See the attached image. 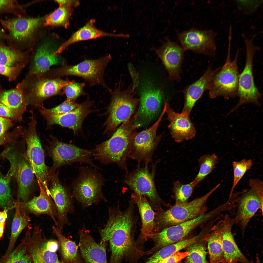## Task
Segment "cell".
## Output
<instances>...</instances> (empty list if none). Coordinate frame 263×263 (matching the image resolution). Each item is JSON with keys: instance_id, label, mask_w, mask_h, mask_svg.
Instances as JSON below:
<instances>
[{"instance_id": "1", "label": "cell", "mask_w": 263, "mask_h": 263, "mask_svg": "<svg viewBox=\"0 0 263 263\" xmlns=\"http://www.w3.org/2000/svg\"><path fill=\"white\" fill-rule=\"evenodd\" d=\"M135 204L132 200L123 211L119 207L109 208L106 224L99 230L101 243L109 242L111 251L110 263H137L146 255L135 239L137 218Z\"/></svg>"}, {"instance_id": "2", "label": "cell", "mask_w": 263, "mask_h": 263, "mask_svg": "<svg viewBox=\"0 0 263 263\" xmlns=\"http://www.w3.org/2000/svg\"><path fill=\"white\" fill-rule=\"evenodd\" d=\"M133 117L122 123L109 139L96 146L94 155L96 159L105 164L115 163L127 171V160L136 129Z\"/></svg>"}, {"instance_id": "3", "label": "cell", "mask_w": 263, "mask_h": 263, "mask_svg": "<svg viewBox=\"0 0 263 263\" xmlns=\"http://www.w3.org/2000/svg\"><path fill=\"white\" fill-rule=\"evenodd\" d=\"M214 187L204 195L184 203H175L167 209L155 212L154 233L182 223L190 220L207 211V201L217 189Z\"/></svg>"}, {"instance_id": "4", "label": "cell", "mask_w": 263, "mask_h": 263, "mask_svg": "<svg viewBox=\"0 0 263 263\" xmlns=\"http://www.w3.org/2000/svg\"><path fill=\"white\" fill-rule=\"evenodd\" d=\"M74 81L35 75L26 76L16 86L22 91L27 105H31L40 108L43 107V102L46 99L64 94L63 88Z\"/></svg>"}, {"instance_id": "5", "label": "cell", "mask_w": 263, "mask_h": 263, "mask_svg": "<svg viewBox=\"0 0 263 263\" xmlns=\"http://www.w3.org/2000/svg\"><path fill=\"white\" fill-rule=\"evenodd\" d=\"M232 35L229 34L228 51L223 66L213 75L207 89L212 99L222 97L226 99L237 96L239 75L238 66L239 49L233 60L231 59Z\"/></svg>"}, {"instance_id": "6", "label": "cell", "mask_w": 263, "mask_h": 263, "mask_svg": "<svg viewBox=\"0 0 263 263\" xmlns=\"http://www.w3.org/2000/svg\"><path fill=\"white\" fill-rule=\"evenodd\" d=\"M111 59L109 55L96 59H86L74 66L64 65L56 68L50 69L46 73V76L51 79L69 75L79 76L91 85H99L111 92L104 81L103 74Z\"/></svg>"}, {"instance_id": "7", "label": "cell", "mask_w": 263, "mask_h": 263, "mask_svg": "<svg viewBox=\"0 0 263 263\" xmlns=\"http://www.w3.org/2000/svg\"><path fill=\"white\" fill-rule=\"evenodd\" d=\"M256 36L254 35L252 38H248L244 34L242 35L246 48L245 64L243 70L239 76L237 94L238 102L230 111L228 115L245 104L252 103L258 106L261 105L260 101L262 95L255 85L253 70L254 56L256 52L260 49L259 46L253 43V40Z\"/></svg>"}, {"instance_id": "8", "label": "cell", "mask_w": 263, "mask_h": 263, "mask_svg": "<svg viewBox=\"0 0 263 263\" xmlns=\"http://www.w3.org/2000/svg\"><path fill=\"white\" fill-rule=\"evenodd\" d=\"M157 163L152 165L150 172L147 163L143 167L138 166L131 171L127 170L123 180L124 183L134 192L147 198L150 206L156 212L162 209L163 206H168L159 196L155 184L154 176Z\"/></svg>"}, {"instance_id": "9", "label": "cell", "mask_w": 263, "mask_h": 263, "mask_svg": "<svg viewBox=\"0 0 263 263\" xmlns=\"http://www.w3.org/2000/svg\"><path fill=\"white\" fill-rule=\"evenodd\" d=\"M217 215L216 211L214 209L206 211L193 219L154 233L150 238L153 242L154 245L148 250V254H153L165 246L183 239L196 227L214 219Z\"/></svg>"}, {"instance_id": "10", "label": "cell", "mask_w": 263, "mask_h": 263, "mask_svg": "<svg viewBox=\"0 0 263 263\" xmlns=\"http://www.w3.org/2000/svg\"><path fill=\"white\" fill-rule=\"evenodd\" d=\"M120 85L111 91V102L109 115L105 122L106 131H112L120 124L128 120L133 114L139 100L134 97L131 86L121 90Z\"/></svg>"}, {"instance_id": "11", "label": "cell", "mask_w": 263, "mask_h": 263, "mask_svg": "<svg viewBox=\"0 0 263 263\" xmlns=\"http://www.w3.org/2000/svg\"><path fill=\"white\" fill-rule=\"evenodd\" d=\"M36 123L35 117L33 115L25 135L26 155L38 180L50 194L48 183L51 173L45 163L44 151L36 131Z\"/></svg>"}, {"instance_id": "12", "label": "cell", "mask_w": 263, "mask_h": 263, "mask_svg": "<svg viewBox=\"0 0 263 263\" xmlns=\"http://www.w3.org/2000/svg\"><path fill=\"white\" fill-rule=\"evenodd\" d=\"M167 104L160 116L154 124L145 130L134 134L132 141L128 157L140 164L149 163L151 160L154 152L161 136H158L157 132L163 116L165 113Z\"/></svg>"}, {"instance_id": "13", "label": "cell", "mask_w": 263, "mask_h": 263, "mask_svg": "<svg viewBox=\"0 0 263 263\" xmlns=\"http://www.w3.org/2000/svg\"><path fill=\"white\" fill-rule=\"evenodd\" d=\"M163 94L150 81L141 86L140 104L133 116L134 123L140 127L148 125L157 116L160 111Z\"/></svg>"}, {"instance_id": "14", "label": "cell", "mask_w": 263, "mask_h": 263, "mask_svg": "<svg viewBox=\"0 0 263 263\" xmlns=\"http://www.w3.org/2000/svg\"><path fill=\"white\" fill-rule=\"evenodd\" d=\"M27 246L33 263H63L56 253L59 247L57 240L47 239L38 225H35L33 232L29 233Z\"/></svg>"}, {"instance_id": "15", "label": "cell", "mask_w": 263, "mask_h": 263, "mask_svg": "<svg viewBox=\"0 0 263 263\" xmlns=\"http://www.w3.org/2000/svg\"><path fill=\"white\" fill-rule=\"evenodd\" d=\"M51 138L47 149L53 161L51 172L62 166L75 162H83L94 166L90 150L62 142L53 136Z\"/></svg>"}, {"instance_id": "16", "label": "cell", "mask_w": 263, "mask_h": 263, "mask_svg": "<svg viewBox=\"0 0 263 263\" xmlns=\"http://www.w3.org/2000/svg\"><path fill=\"white\" fill-rule=\"evenodd\" d=\"M103 182L101 177L91 171L81 173L73 187V195L84 207L104 200L102 189Z\"/></svg>"}, {"instance_id": "17", "label": "cell", "mask_w": 263, "mask_h": 263, "mask_svg": "<svg viewBox=\"0 0 263 263\" xmlns=\"http://www.w3.org/2000/svg\"><path fill=\"white\" fill-rule=\"evenodd\" d=\"M216 35L211 30L193 29L179 33L178 38L185 50H189L213 56L216 50L215 39Z\"/></svg>"}, {"instance_id": "18", "label": "cell", "mask_w": 263, "mask_h": 263, "mask_svg": "<svg viewBox=\"0 0 263 263\" xmlns=\"http://www.w3.org/2000/svg\"><path fill=\"white\" fill-rule=\"evenodd\" d=\"M49 180L51 183L49 189L50 196L56 209L58 227L62 231L64 226L70 224L68 213L74 211L72 197L56 174L52 173Z\"/></svg>"}, {"instance_id": "19", "label": "cell", "mask_w": 263, "mask_h": 263, "mask_svg": "<svg viewBox=\"0 0 263 263\" xmlns=\"http://www.w3.org/2000/svg\"><path fill=\"white\" fill-rule=\"evenodd\" d=\"M161 60L171 80L179 82L183 61V48L176 43L168 40L158 48L154 49Z\"/></svg>"}, {"instance_id": "20", "label": "cell", "mask_w": 263, "mask_h": 263, "mask_svg": "<svg viewBox=\"0 0 263 263\" xmlns=\"http://www.w3.org/2000/svg\"><path fill=\"white\" fill-rule=\"evenodd\" d=\"M165 113L169 122L168 128L176 142L179 143L195 137L196 131L189 114L182 111L181 113H176L167 103Z\"/></svg>"}, {"instance_id": "21", "label": "cell", "mask_w": 263, "mask_h": 263, "mask_svg": "<svg viewBox=\"0 0 263 263\" xmlns=\"http://www.w3.org/2000/svg\"><path fill=\"white\" fill-rule=\"evenodd\" d=\"M14 163V175L18 185L17 201L25 202L30 199L33 192L35 175L26 154L16 153Z\"/></svg>"}, {"instance_id": "22", "label": "cell", "mask_w": 263, "mask_h": 263, "mask_svg": "<svg viewBox=\"0 0 263 263\" xmlns=\"http://www.w3.org/2000/svg\"><path fill=\"white\" fill-rule=\"evenodd\" d=\"M237 203V209L235 218L243 236L248 223L259 209L263 215V201L255 191L250 188L240 192Z\"/></svg>"}, {"instance_id": "23", "label": "cell", "mask_w": 263, "mask_h": 263, "mask_svg": "<svg viewBox=\"0 0 263 263\" xmlns=\"http://www.w3.org/2000/svg\"><path fill=\"white\" fill-rule=\"evenodd\" d=\"M56 49L50 42H45L38 48L30 62L26 76L41 75L53 65L63 64V61L56 53Z\"/></svg>"}, {"instance_id": "24", "label": "cell", "mask_w": 263, "mask_h": 263, "mask_svg": "<svg viewBox=\"0 0 263 263\" xmlns=\"http://www.w3.org/2000/svg\"><path fill=\"white\" fill-rule=\"evenodd\" d=\"M45 18H18L0 19V23L8 31L14 41L20 42L31 38L36 30L44 22Z\"/></svg>"}, {"instance_id": "25", "label": "cell", "mask_w": 263, "mask_h": 263, "mask_svg": "<svg viewBox=\"0 0 263 263\" xmlns=\"http://www.w3.org/2000/svg\"><path fill=\"white\" fill-rule=\"evenodd\" d=\"M92 104L91 101L87 100L73 110L62 114H50L39 111L48 126L57 124L76 132L81 128L84 119L91 112L90 108Z\"/></svg>"}, {"instance_id": "26", "label": "cell", "mask_w": 263, "mask_h": 263, "mask_svg": "<svg viewBox=\"0 0 263 263\" xmlns=\"http://www.w3.org/2000/svg\"><path fill=\"white\" fill-rule=\"evenodd\" d=\"M40 188L39 195L35 196L24 202H20L21 212L37 216L47 215L54 221L55 225L58 227L57 221V213L55 205L50 195L38 180Z\"/></svg>"}, {"instance_id": "27", "label": "cell", "mask_w": 263, "mask_h": 263, "mask_svg": "<svg viewBox=\"0 0 263 263\" xmlns=\"http://www.w3.org/2000/svg\"><path fill=\"white\" fill-rule=\"evenodd\" d=\"M223 220L222 244L225 263H252L241 252L234 239L232 229L236 224L235 218L226 215Z\"/></svg>"}, {"instance_id": "28", "label": "cell", "mask_w": 263, "mask_h": 263, "mask_svg": "<svg viewBox=\"0 0 263 263\" xmlns=\"http://www.w3.org/2000/svg\"><path fill=\"white\" fill-rule=\"evenodd\" d=\"M131 200L137 205L141 217L140 233L136 241L137 244L142 247L144 242L150 239L154 233L155 212L145 196L133 192L131 195Z\"/></svg>"}, {"instance_id": "29", "label": "cell", "mask_w": 263, "mask_h": 263, "mask_svg": "<svg viewBox=\"0 0 263 263\" xmlns=\"http://www.w3.org/2000/svg\"><path fill=\"white\" fill-rule=\"evenodd\" d=\"M79 246L85 263H108L105 244L96 242L84 227L79 232Z\"/></svg>"}, {"instance_id": "30", "label": "cell", "mask_w": 263, "mask_h": 263, "mask_svg": "<svg viewBox=\"0 0 263 263\" xmlns=\"http://www.w3.org/2000/svg\"><path fill=\"white\" fill-rule=\"evenodd\" d=\"M220 68L214 70L209 66L198 80L185 89L183 92L184 102L182 111L186 112L190 114L196 102L207 90L212 76Z\"/></svg>"}, {"instance_id": "31", "label": "cell", "mask_w": 263, "mask_h": 263, "mask_svg": "<svg viewBox=\"0 0 263 263\" xmlns=\"http://www.w3.org/2000/svg\"><path fill=\"white\" fill-rule=\"evenodd\" d=\"M95 19L89 20L83 27L74 33L70 38L61 46L56 52L60 53L67 47L73 44L79 42L95 39L103 37H124L125 35L109 33L100 30L95 26Z\"/></svg>"}, {"instance_id": "32", "label": "cell", "mask_w": 263, "mask_h": 263, "mask_svg": "<svg viewBox=\"0 0 263 263\" xmlns=\"http://www.w3.org/2000/svg\"><path fill=\"white\" fill-rule=\"evenodd\" d=\"M52 228L57 239L58 250L63 263H85L78 252L75 243L66 238L58 227L53 226Z\"/></svg>"}, {"instance_id": "33", "label": "cell", "mask_w": 263, "mask_h": 263, "mask_svg": "<svg viewBox=\"0 0 263 263\" xmlns=\"http://www.w3.org/2000/svg\"><path fill=\"white\" fill-rule=\"evenodd\" d=\"M223 219L214 225L208 238L209 263H225L222 244Z\"/></svg>"}, {"instance_id": "34", "label": "cell", "mask_w": 263, "mask_h": 263, "mask_svg": "<svg viewBox=\"0 0 263 263\" xmlns=\"http://www.w3.org/2000/svg\"><path fill=\"white\" fill-rule=\"evenodd\" d=\"M0 103L9 108L22 118L27 105L22 91L16 86L11 89H6L0 85Z\"/></svg>"}, {"instance_id": "35", "label": "cell", "mask_w": 263, "mask_h": 263, "mask_svg": "<svg viewBox=\"0 0 263 263\" xmlns=\"http://www.w3.org/2000/svg\"><path fill=\"white\" fill-rule=\"evenodd\" d=\"M15 212L11 225V233L8 249L3 256L5 257L12 251L14 245L19 235L25 228L28 226L31 221L28 215L23 213L20 209V202L16 201Z\"/></svg>"}, {"instance_id": "36", "label": "cell", "mask_w": 263, "mask_h": 263, "mask_svg": "<svg viewBox=\"0 0 263 263\" xmlns=\"http://www.w3.org/2000/svg\"><path fill=\"white\" fill-rule=\"evenodd\" d=\"M29 61L25 53L14 47L0 45V64L9 67L25 66Z\"/></svg>"}, {"instance_id": "37", "label": "cell", "mask_w": 263, "mask_h": 263, "mask_svg": "<svg viewBox=\"0 0 263 263\" xmlns=\"http://www.w3.org/2000/svg\"><path fill=\"white\" fill-rule=\"evenodd\" d=\"M30 230H28L23 239L16 249L8 256L0 258V263H32L27 246Z\"/></svg>"}, {"instance_id": "38", "label": "cell", "mask_w": 263, "mask_h": 263, "mask_svg": "<svg viewBox=\"0 0 263 263\" xmlns=\"http://www.w3.org/2000/svg\"><path fill=\"white\" fill-rule=\"evenodd\" d=\"M208 238L194 243L185 248V251L188 254L182 263H209L206 258Z\"/></svg>"}, {"instance_id": "39", "label": "cell", "mask_w": 263, "mask_h": 263, "mask_svg": "<svg viewBox=\"0 0 263 263\" xmlns=\"http://www.w3.org/2000/svg\"><path fill=\"white\" fill-rule=\"evenodd\" d=\"M218 158L214 153L204 154L198 160L199 170L197 174L192 181L195 187L211 173L216 167Z\"/></svg>"}, {"instance_id": "40", "label": "cell", "mask_w": 263, "mask_h": 263, "mask_svg": "<svg viewBox=\"0 0 263 263\" xmlns=\"http://www.w3.org/2000/svg\"><path fill=\"white\" fill-rule=\"evenodd\" d=\"M14 172L10 169L4 176L0 169V206L9 209L15 207L16 202L12 198L10 187V182Z\"/></svg>"}, {"instance_id": "41", "label": "cell", "mask_w": 263, "mask_h": 263, "mask_svg": "<svg viewBox=\"0 0 263 263\" xmlns=\"http://www.w3.org/2000/svg\"><path fill=\"white\" fill-rule=\"evenodd\" d=\"M71 7L61 5L49 16L45 18L44 23L45 26H61L67 27L71 13Z\"/></svg>"}, {"instance_id": "42", "label": "cell", "mask_w": 263, "mask_h": 263, "mask_svg": "<svg viewBox=\"0 0 263 263\" xmlns=\"http://www.w3.org/2000/svg\"><path fill=\"white\" fill-rule=\"evenodd\" d=\"M195 187L191 182L184 184L178 181H174L173 190L175 203H184L188 202Z\"/></svg>"}, {"instance_id": "43", "label": "cell", "mask_w": 263, "mask_h": 263, "mask_svg": "<svg viewBox=\"0 0 263 263\" xmlns=\"http://www.w3.org/2000/svg\"><path fill=\"white\" fill-rule=\"evenodd\" d=\"M253 162L251 159H244L232 163L233 172V181L229 196L233 193L234 189L246 172L252 166Z\"/></svg>"}, {"instance_id": "44", "label": "cell", "mask_w": 263, "mask_h": 263, "mask_svg": "<svg viewBox=\"0 0 263 263\" xmlns=\"http://www.w3.org/2000/svg\"><path fill=\"white\" fill-rule=\"evenodd\" d=\"M85 85L84 83H78L74 80L72 83L65 87L63 91L66 96V100L74 102L79 96L85 95V93L83 90Z\"/></svg>"}, {"instance_id": "45", "label": "cell", "mask_w": 263, "mask_h": 263, "mask_svg": "<svg viewBox=\"0 0 263 263\" xmlns=\"http://www.w3.org/2000/svg\"><path fill=\"white\" fill-rule=\"evenodd\" d=\"M80 104L66 100L54 108L49 109L43 106L40 108L39 110L50 114L60 115L69 112L78 107Z\"/></svg>"}, {"instance_id": "46", "label": "cell", "mask_w": 263, "mask_h": 263, "mask_svg": "<svg viewBox=\"0 0 263 263\" xmlns=\"http://www.w3.org/2000/svg\"><path fill=\"white\" fill-rule=\"evenodd\" d=\"M263 0H237L236 3L239 9L245 14L250 15L255 11Z\"/></svg>"}, {"instance_id": "47", "label": "cell", "mask_w": 263, "mask_h": 263, "mask_svg": "<svg viewBox=\"0 0 263 263\" xmlns=\"http://www.w3.org/2000/svg\"><path fill=\"white\" fill-rule=\"evenodd\" d=\"M25 66L9 67L0 64V74L7 77L10 81L15 80Z\"/></svg>"}, {"instance_id": "48", "label": "cell", "mask_w": 263, "mask_h": 263, "mask_svg": "<svg viewBox=\"0 0 263 263\" xmlns=\"http://www.w3.org/2000/svg\"><path fill=\"white\" fill-rule=\"evenodd\" d=\"M0 117L20 121L22 118L5 105L0 103Z\"/></svg>"}, {"instance_id": "49", "label": "cell", "mask_w": 263, "mask_h": 263, "mask_svg": "<svg viewBox=\"0 0 263 263\" xmlns=\"http://www.w3.org/2000/svg\"><path fill=\"white\" fill-rule=\"evenodd\" d=\"M188 254L187 252H178L157 263H182L181 261Z\"/></svg>"}, {"instance_id": "50", "label": "cell", "mask_w": 263, "mask_h": 263, "mask_svg": "<svg viewBox=\"0 0 263 263\" xmlns=\"http://www.w3.org/2000/svg\"><path fill=\"white\" fill-rule=\"evenodd\" d=\"M18 6L15 0H0V12H13Z\"/></svg>"}, {"instance_id": "51", "label": "cell", "mask_w": 263, "mask_h": 263, "mask_svg": "<svg viewBox=\"0 0 263 263\" xmlns=\"http://www.w3.org/2000/svg\"><path fill=\"white\" fill-rule=\"evenodd\" d=\"M248 183L250 188L255 191L263 201V182L259 179H250Z\"/></svg>"}, {"instance_id": "52", "label": "cell", "mask_w": 263, "mask_h": 263, "mask_svg": "<svg viewBox=\"0 0 263 263\" xmlns=\"http://www.w3.org/2000/svg\"><path fill=\"white\" fill-rule=\"evenodd\" d=\"M12 125V122L9 119L0 117V137L4 135Z\"/></svg>"}, {"instance_id": "53", "label": "cell", "mask_w": 263, "mask_h": 263, "mask_svg": "<svg viewBox=\"0 0 263 263\" xmlns=\"http://www.w3.org/2000/svg\"><path fill=\"white\" fill-rule=\"evenodd\" d=\"M56 2L59 4L60 5H66L70 6H78L79 2L77 0H55Z\"/></svg>"}, {"instance_id": "54", "label": "cell", "mask_w": 263, "mask_h": 263, "mask_svg": "<svg viewBox=\"0 0 263 263\" xmlns=\"http://www.w3.org/2000/svg\"><path fill=\"white\" fill-rule=\"evenodd\" d=\"M9 209L6 208L3 211H0V224H5L7 218V212Z\"/></svg>"}, {"instance_id": "55", "label": "cell", "mask_w": 263, "mask_h": 263, "mask_svg": "<svg viewBox=\"0 0 263 263\" xmlns=\"http://www.w3.org/2000/svg\"><path fill=\"white\" fill-rule=\"evenodd\" d=\"M8 135H4L0 137V145L10 141L11 138Z\"/></svg>"}, {"instance_id": "56", "label": "cell", "mask_w": 263, "mask_h": 263, "mask_svg": "<svg viewBox=\"0 0 263 263\" xmlns=\"http://www.w3.org/2000/svg\"><path fill=\"white\" fill-rule=\"evenodd\" d=\"M5 225L0 224V239L2 237L3 235Z\"/></svg>"}, {"instance_id": "57", "label": "cell", "mask_w": 263, "mask_h": 263, "mask_svg": "<svg viewBox=\"0 0 263 263\" xmlns=\"http://www.w3.org/2000/svg\"><path fill=\"white\" fill-rule=\"evenodd\" d=\"M256 263H261L258 254H256Z\"/></svg>"}, {"instance_id": "58", "label": "cell", "mask_w": 263, "mask_h": 263, "mask_svg": "<svg viewBox=\"0 0 263 263\" xmlns=\"http://www.w3.org/2000/svg\"><path fill=\"white\" fill-rule=\"evenodd\" d=\"M1 31L0 30V40L1 39L2 37V34Z\"/></svg>"}]
</instances>
